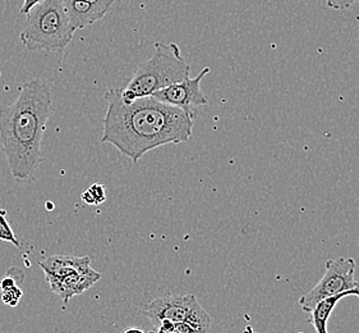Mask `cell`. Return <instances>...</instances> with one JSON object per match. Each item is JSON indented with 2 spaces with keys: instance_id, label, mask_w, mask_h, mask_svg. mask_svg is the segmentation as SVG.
<instances>
[{
  "instance_id": "7",
  "label": "cell",
  "mask_w": 359,
  "mask_h": 333,
  "mask_svg": "<svg viewBox=\"0 0 359 333\" xmlns=\"http://www.w3.org/2000/svg\"><path fill=\"white\" fill-rule=\"evenodd\" d=\"M208 73L210 68L205 67L194 79L187 77L180 82H175L170 86L158 90L152 96L160 102L183 109L187 115L194 118L197 108L208 104V98L201 90V82Z\"/></svg>"
},
{
  "instance_id": "17",
  "label": "cell",
  "mask_w": 359,
  "mask_h": 333,
  "mask_svg": "<svg viewBox=\"0 0 359 333\" xmlns=\"http://www.w3.org/2000/svg\"><path fill=\"white\" fill-rule=\"evenodd\" d=\"M174 331L178 333H201L200 331H197L196 328H194V327L187 325V323H177V325H174Z\"/></svg>"
},
{
  "instance_id": "3",
  "label": "cell",
  "mask_w": 359,
  "mask_h": 333,
  "mask_svg": "<svg viewBox=\"0 0 359 333\" xmlns=\"http://www.w3.org/2000/svg\"><path fill=\"white\" fill-rule=\"evenodd\" d=\"M191 67L178 44L156 43L151 57L137 67L127 86L121 89L124 102L152 96L158 90L189 77Z\"/></svg>"
},
{
  "instance_id": "8",
  "label": "cell",
  "mask_w": 359,
  "mask_h": 333,
  "mask_svg": "<svg viewBox=\"0 0 359 333\" xmlns=\"http://www.w3.org/2000/svg\"><path fill=\"white\" fill-rule=\"evenodd\" d=\"M62 3L77 31L101 21L111 11L115 0H62Z\"/></svg>"
},
{
  "instance_id": "5",
  "label": "cell",
  "mask_w": 359,
  "mask_h": 333,
  "mask_svg": "<svg viewBox=\"0 0 359 333\" xmlns=\"http://www.w3.org/2000/svg\"><path fill=\"white\" fill-rule=\"evenodd\" d=\"M146 312L156 327L164 320L187 323L201 333H208L211 327L210 315L192 294L156 297L147 304Z\"/></svg>"
},
{
  "instance_id": "6",
  "label": "cell",
  "mask_w": 359,
  "mask_h": 333,
  "mask_svg": "<svg viewBox=\"0 0 359 333\" xmlns=\"http://www.w3.org/2000/svg\"><path fill=\"white\" fill-rule=\"evenodd\" d=\"M355 267V261L351 256L326 261L323 278L309 294L303 295L298 300L303 312H312L313 308L326 297L335 296L345 291L358 289L359 281L354 278Z\"/></svg>"
},
{
  "instance_id": "16",
  "label": "cell",
  "mask_w": 359,
  "mask_h": 333,
  "mask_svg": "<svg viewBox=\"0 0 359 333\" xmlns=\"http://www.w3.org/2000/svg\"><path fill=\"white\" fill-rule=\"evenodd\" d=\"M43 0H23V4L20 8V13L21 15H27L29 11L34 7H36L37 4H40Z\"/></svg>"
},
{
  "instance_id": "9",
  "label": "cell",
  "mask_w": 359,
  "mask_h": 333,
  "mask_svg": "<svg viewBox=\"0 0 359 333\" xmlns=\"http://www.w3.org/2000/svg\"><path fill=\"white\" fill-rule=\"evenodd\" d=\"M101 277V273L90 267L86 270L76 272L57 280H49L46 282L49 285L50 290L67 305L72 297L90 290L95 283L100 281Z\"/></svg>"
},
{
  "instance_id": "4",
  "label": "cell",
  "mask_w": 359,
  "mask_h": 333,
  "mask_svg": "<svg viewBox=\"0 0 359 333\" xmlns=\"http://www.w3.org/2000/svg\"><path fill=\"white\" fill-rule=\"evenodd\" d=\"M20 40L29 51H63L72 41L76 30L62 0H43L26 15Z\"/></svg>"
},
{
  "instance_id": "1",
  "label": "cell",
  "mask_w": 359,
  "mask_h": 333,
  "mask_svg": "<svg viewBox=\"0 0 359 333\" xmlns=\"http://www.w3.org/2000/svg\"><path fill=\"white\" fill-rule=\"evenodd\" d=\"M101 143L115 146L133 164L151 150L192 138L194 118L183 109L146 96L124 102L121 89H109Z\"/></svg>"
},
{
  "instance_id": "13",
  "label": "cell",
  "mask_w": 359,
  "mask_h": 333,
  "mask_svg": "<svg viewBox=\"0 0 359 333\" xmlns=\"http://www.w3.org/2000/svg\"><path fill=\"white\" fill-rule=\"evenodd\" d=\"M0 240L11 242L15 247H21L20 240L17 239L15 232L12 230L9 222H8L7 211L6 210H0Z\"/></svg>"
},
{
  "instance_id": "19",
  "label": "cell",
  "mask_w": 359,
  "mask_h": 333,
  "mask_svg": "<svg viewBox=\"0 0 359 333\" xmlns=\"http://www.w3.org/2000/svg\"><path fill=\"white\" fill-rule=\"evenodd\" d=\"M298 333H303V332H298Z\"/></svg>"
},
{
  "instance_id": "15",
  "label": "cell",
  "mask_w": 359,
  "mask_h": 333,
  "mask_svg": "<svg viewBox=\"0 0 359 333\" xmlns=\"http://www.w3.org/2000/svg\"><path fill=\"white\" fill-rule=\"evenodd\" d=\"M359 3V0H326L327 7L335 11H344Z\"/></svg>"
},
{
  "instance_id": "12",
  "label": "cell",
  "mask_w": 359,
  "mask_h": 333,
  "mask_svg": "<svg viewBox=\"0 0 359 333\" xmlns=\"http://www.w3.org/2000/svg\"><path fill=\"white\" fill-rule=\"evenodd\" d=\"M82 200L88 205H100L107 200L105 188L100 183H94L82 194Z\"/></svg>"
},
{
  "instance_id": "2",
  "label": "cell",
  "mask_w": 359,
  "mask_h": 333,
  "mask_svg": "<svg viewBox=\"0 0 359 333\" xmlns=\"http://www.w3.org/2000/svg\"><path fill=\"white\" fill-rule=\"evenodd\" d=\"M53 110L50 86L41 79L26 81L12 104L0 105V145L17 181L34 177Z\"/></svg>"
},
{
  "instance_id": "18",
  "label": "cell",
  "mask_w": 359,
  "mask_h": 333,
  "mask_svg": "<svg viewBox=\"0 0 359 333\" xmlns=\"http://www.w3.org/2000/svg\"><path fill=\"white\" fill-rule=\"evenodd\" d=\"M123 333H144V331L141 329V328H137V327H130V328H127Z\"/></svg>"
},
{
  "instance_id": "14",
  "label": "cell",
  "mask_w": 359,
  "mask_h": 333,
  "mask_svg": "<svg viewBox=\"0 0 359 333\" xmlns=\"http://www.w3.org/2000/svg\"><path fill=\"white\" fill-rule=\"evenodd\" d=\"M22 297V290L20 286H15L11 287L7 290H1V300L4 304L9 305V306H17L20 304Z\"/></svg>"
},
{
  "instance_id": "10",
  "label": "cell",
  "mask_w": 359,
  "mask_h": 333,
  "mask_svg": "<svg viewBox=\"0 0 359 333\" xmlns=\"http://www.w3.org/2000/svg\"><path fill=\"white\" fill-rule=\"evenodd\" d=\"M90 256H74V255H51L43 261H39L40 268L43 269L45 280H57L76 272H82L91 266Z\"/></svg>"
},
{
  "instance_id": "11",
  "label": "cell",
  "mask_w": 359,
  "mask_h": 333,
  "mask_svg": "<svg viewBox=\"0 0 359 333\" xmlns=\"http://www.w3.org/2000/svg\"><path fill=\"white\" fill-rule=\"evenodd\" d=\"M348 296L359 297V287L354 290L345 291L335 296L326 297L313 308V311L309 313L311 314L309 323L313 326L316 333H329L327 332V322L330 319L331 313L334 312L335 306L338 305L340 300Z\"/></svg>"
}]
</instances>
